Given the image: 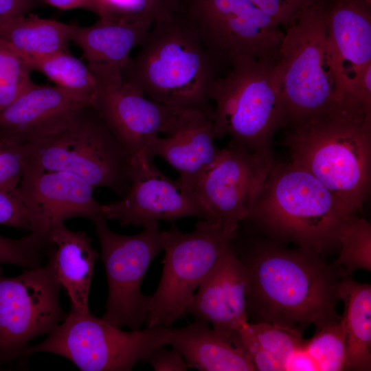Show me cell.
Here are the masks:
<instances>
[{"mask_svg":"<svg viewBox=\"0 0 371 371\" xmlns=\"http://www.w3.org/2000/svg\"><path fill=\"white\" fill-rule=\"evenodd\" d=\"M33 70L41 72L60 88L92 103L99 82L88 65L66 51L41 58L27 59Z\"/></svg>","mask_w":371,"mask_h":371,"instance_id":"484cf974","label":"cell"},{"mask_svg":"<svg viewBox=\"0 0 371 371\" xmlns=\"http://www.w3.org/2000/svg\"><path fill=\"white\" fill-rule=\"evenodd\" d=\"M284 32L276 63L286 126L325 109L337 96L324 0L304 10Z\"/></svg>","mask_w":371,"mask_h":371,"instance_id":"52a82bcc","label":"cell"},{"mask_svg":"<svg viewBox=\"0 0 371 371\" xmlns=\"http://www.w3.org/2000/svg\"><path fill=\"white\" fill-rule=\"evenodd\" d=\"M172 335V328L163 326L124 331L89 311L71 308L63 324L25 353L58 355L83 371H128L156 348L170 345Z\"/></svg>","mask_w":371,"mask_h":371,"instance_id":"ba28073f","label":"cell"},{"mask_svg":"<svg viewBox=\"0 0 371 371\" xmlns=\"http://www.w3.org/2000/svg\"><path fill=\"white\" fill-rule=\"evenodd\" d=\"M100 18L153 25L179 10L175 0H98Z\"/></svg>","mask_w":371,"mask_h":371,"instance_id":"f1b7e54d","label":"cell"},{"mask_svg":"<svg viewBox=\"0 0 371 371\" xmlns=\"http://www.w3.org/2000/svg\"><path fill=\"white\" fill-rule=\"evenodd\" d=\"M49 5L62 10L85 9L100 16L98 0H45Z\"/></svg>","mask_w":371,"mask_h":371,"instance_id":"f35d334b","label":"cell"},{"mask_svg":"<svg viewBox=\"0 0 371 371\" xmlns=\"http://www.w3.org/2000/svg\"><path fill=\"white\" fill-rule=\"evenodd\" d=\"M2 272L1 271V265H0V273Z\"/></svg>","mask_w":371,"mask_h":371,"instance_id":"ab89813d","label":"cell"},{"mask_svg":"<svg viewBox=\"0 0 371 371\" xmlns=\"http://www.w3.org/2000/svg\"><path fill=\"white\" fill-rule=\"evenodd\" d=\"M247 273L232 241L198 287L186 314L211 324L238 346V330L248 322Z\"/></svg>","mask_w":371,"mask_h":371,"instance_id":"e0dca14e","label":"cell"},{"mask_svg":"<svg viewBox=\"0 0 371 371\" xmlns=\"http://www.w3.org/2000/svg\"><path fill=\"white\" fill-rule=\"evenodd\" d=\"M106 220L94 222L108 282L102 318L120 328L139 330L146 323L150 300L142 293L141 284L151 262L164 250L162 231L153 222L137 234L122 235L112 232Z\"/></svg>","mask_w":371,"mask_h":371,"instance_id":"8fae6325","label":"cell"},{"mask_svg":"<svg viewBox=\"0 0 371 371\" xmlns=\"http://www.w3.org/2000/svg\"><path fill=\"white\" fill-rule=\"evenodd\" d=\"M153 159L146 150L131 159L130 190L121 200L102 205L104 217L118 221L122 226L142 227L157 221L203 218L192 195L183 192L176 180L161 173Z\"/></svg>","mask_w":371,"mask_h":371,"instance_id":"9a60e30c","label":"cell"},{"mask_svg":"<svg viewBox=\"0 0 371 371\" xmlns=\"http://www.w3.org/2000/svg\"><path fill=\"white\" fill-rule=\"evenodd\" d=\"M284 370L286 371H318L315 361L304 348V344L286 357L284 361Z\"/></svg>","mask_w":371,"mask_h":371,"instance_id":"74e56055","label":"cell"},{"mask_svg":"<svg viewBox=\"0 0 371 371\" xmlns=\"http://www.w3.org/2000/svg\"><path fill=\"white\" fill-rule=\"evenodd\" d=\"M47 258L55 276L67 291L71 308L88 312L93 267L98 257L85 232L68 229L63 223L52 226L47 235Z\"/></svg>","mask_w":371,"mask_h":371,"instance_id":"7402d4cb","label":"cell"},{"mask_svg":"<svg viewBox=\"0 0 371 371\" xmlns=\"http://www.w3.org/2000/svg\"><path fill=\"white\" fill-rule=\"evenodd\" d=\"M70 26L58 21L23 15L8 22L0 31V39L27 59L41 58L66 51Z\"/></svg>","mask_w":371,"mask_h":371,"instance_id":"d4e9b609","label":"cell"},{"mask_svg":"<svg viewBox=\"0 0 371 371\" xmlns=\"http://www.w3.org/2000/svg\"><path fill=\"white\" fill-rule=\"evenodd\" d=\"M98 82L91 105L131 159L160 134L172 135L203 115L154 101L123 80Z\"/></svg>","mask_w":371,"mask_h":371,"instance_id":"5bb4252c","label":"cell"},{"mask_svg":"<svg viewBox=\"0 0 371 371\" xmlns=\"http://www.w3.org/2000/svg\"><path fill=\"white\" fill-rule=\"evenodd\" d=\"M279 25L289 26L319 0H250Z\"/></svg>","mask_w":371,"mask_h":371,"instance_id":"e575fe53","label":"cell"},{"mask_svg":"<svg viewBox=\"0 0 371 371\" xmlns=\"http://www.w3.org/2000/svg\"><path fill=\"white\" fill-rule=\"evenodd\" d=\"M276 60H245L215 81L211 93L215 138L252 153L272 155L276 131L286 126Z\"/></svg>","mask_w":371,"mask_h":371,"instance_id":"5b68a950","label":"cell"},{"mask_svg":"<svg viewBox=\"0 0 371 371\" xmlns=\"http://www.w3.org/2000/svg\"><path fill=\"white\" fill-rule=\"evenodd\" d=\"M61 288L49 260L16 277L0 273V364L27 356L31 339L49 334L65 318Z\"/></svg>","mask_w":371,"mask_h":371,"instance_id":"7c38bea8","label":"cell"},{"mask_svg":"<svg viewBox=\"0 0 371 371\" xmlns=\"http://www.w3.org/2000/svg\"><path fill=\"white\" fill-rule=\"evenodd\" d=\"M274 164L272 155L250 152L229 143L194 185L192 195L203 219L238 226Z\"/></svg>","mask_w":371,"mask_h":371,"instance_id":"4fadbf2b","label":"cell"},{"mask_svg":"<svg viewBox=\"0 0 371 371\" xmlns=\"http://www.w3.org/2000/svg\"><path fill=\"white\" fill-rule=\"evenodd\" d=\"M0 224L35 231L34 218L21 194L19 185L0 186Z\"/></svg>","mask_w":371,"mask_h":371,"instance_id":"d6a6232c","label":"cell"},{"mask_svg":"<svg viewBox=\"0 0 371 371\" xmlns=\"http://www.w3.org/2000/svg\"><path fill=\"white\" fill-rule=\"evenodd\" d=\"M32 71L25 57L0 39V112L35 85Z\"/></svg>","mask_w":371,"mask_h":371,"instance_id":"f546056e","label":"cell"},{"mask_svg":"<svg viewBox=\"0 0 371 371\" xmlns=\"http://www.w3.org/2000/svg\"><path fill=\"white\" fill-rule=\"evenodd\" d=\"M304 348L315 361L318 371L347 370L346 335L343 317L316 328L305 340Z\"/></svg>","mask_w":371,"mask_h":371,"instance_id":"83f0119b","label":"cell"},{"mask_svg":"<svg viewBox=\"0 0 371 371\" xmlns=\"http://www.w3.org/2000/svg\"><path fill=\"white\" fill-rule=\"evenodd\" d=\"M212 120L201 115L176 133L153 139L146 148L152 156H159L179 174L176 181L180 189L192 195L203 175L216 161L221 149L214 144Z\"/></svg>","mask_w":371,"mask_h":371,"instance_id":"44dd1931","label":"cell"},{"mask_svg":"<svg viewBox=\"0 0 371 371\" xmlns=\"http://www.w3.org/2000/svg\"><path fill=\"white\" fill-rule=\"evenodd\" d=\"M151 25L100 19L90 26L71 25L70 41L82 50L98 80H120L131 59Z\"/></svg>","mask_w":371,"mask_h":371,"instance_id":"ffe728a7","label":"cell"},{"mask_svg":"<svg viewBox=\"0 0 371 371\" xmlns=\"http://www.w3.org/2000/svg\"><path fill=\"white\" fill-rule=\"evenodd\" d=\"M238 226L203 219L191 232L175 225L162 231L165 257L159 284L150 296L148 328L169 327L186 314L199 286L235 238Z\"/></svg>","mask_w":371,"mask_h":371,"instance_id":"9c48e42d","label":"cell"},{"mask_svg":"<svg viewBox=\"0 0 371 371\" xmlns=\"http://www.w3.org/2000/svg\"><path fill=\"white\" fill-rule=\"evenodd\" d=\"M156 371H185L188 364L181 355L175 349L159 347L154 350L146 359Z\"/></svg>","mask_w":371,"mask_h":371,"instance_id":"d590c367","label":"cell"},{"mask_svg":"<svg viewBox=\"0 0 371 371\" xmlns=\"http://www.w3.org/2000/svg\"><path fill=\"white\" fill-rule=\"evenodd\" d=\"M24 164V144L0 133V186L19 185Z\"/></svg>","mask_w":371,"mask_h":371,"instance_id":"836d02e7","label":"cell"},{"mask_svg":"<svg viewBox=\"0 0 371 371\" xmlns=\"http://www.w3.org/2000/svg\"><path fill=\"white\" fill-rule=\"evenodd\" d=\"M37 3V0H0V31L11 20L26 15Z\"/></svg>","mask_w":371,"mask_h":371,"instance_id":"8d00e7d4","label":"cell"},{"mask_svg":"<svg viewBox=\"0 0 371 371\" xmlns=\"http://www.w3.org/2000/svg\"><path fill=\"white\" fill-rule=\"evenodd\" d=\"M353 216L313 175L289 162L273 164L247 219L274 240L319 254L338 245Z\"/></svg>","mask_w":371,"mask_h":371,"instance_id":"277c9868","label":"cell"},{"mask_svg":"<svg viewBox=\"0 0 371 371\" xmlns=\"http://www.w3.org/2000/svg\"><path fill=\"white\" fill-rule=\"evenodd\" d=\"M47 251V240L32 234L18 239L0 235V265L11 264L26 269L37 267Z\"/></svg>","mask_w":371,"mask_h":371,"instance_id":"1f68e13d","label":"cell"},{"mask_svg":"<svg viewBox=\"0 0 371 371\" xmlns=\"http://www.w3.org/2000/svg\"><path fill=\"white\" fill-rule=\"evenodd\" d=\"M239 257L247 273V316L300 328L308 324L319 328L341 318L335 306L346 276L318 254L269 245Z\"/></svg>","mask_w":371,"mask_h":371,"instance_id":"6da1fadb","label":"cell"},{"mask_svg":"<svg viewBox=\"0 0 371 371\" xmlns=\"http://www.w3.org/2000/svg\"><path fill=\"white\" fill-rule=\"evenodd\" d=\"M183 14L221 67L278 60L284 32L250 0H190Z\"/></svg>","mask_w":371,"mask_h":371,"instance_id":"30bf717a","label":"cell"},{"mask_svg":"<svg viewBox=\"0 0 371 371\" xmlns=\"http://www.w3.org/2000/svg\"><path fill=\"white\" fill-rule=\"evenodd\" d=\"M170 345L189 368L203 371H254L244 350L216 333L201 319L172 328Z\"/></svg>","mask_w":371,"mask_h":371,"instance_id":"603a6c76","label":"cell"},{"mask_svg":"<svg viewBox=\"0 0 371 371\" xmlns=\"http://www.w3.org/2000/svg\"><path fill=\"white\" fill-rule=\"evenodd\" d=\"M24 168L76 175L93 189L110 188L122 197L130 190L131 158L91 104L63 129L24 144Z\"/></svg>","mask_w":371,"mask_h":371,"instance_id":"8992f818","label":"cell"},{"mask_svg":"<svg viewBox=\"0 0 371 371\" xmlns=\"http://www.w3.org/2000/svg\"><path fill=\"white\" fill-rule=\"evenodd\" d=\"M91 102L57 86L35 84L0 112V133L25 144L65 128Z\"/></svg>","mask_w":371,"mask_h":371,"instance_id":"d6986e66","label":"cell"},{"mask_svg":"<svg viewBox=\"0 0 371 371\" xmlns=\"http://www.w3.org/2000/svg\"><path fill=\"white\" fill-rule=\"evenodd\" d=\"M346 335L347 370L371 368V286L349 276L339 286Z\"/></svg>","mask_w":371,"mask_h":371,"instance_id":"cb8c5ba5","label":"cell"},{"mask_svg":"<svg viewBox=\"0 0 371 371\" xmlns=\"http://www.w3.org/2000/svg\"><path fill=\"white\" fill-rule=\"evenodd\" d=\"M139 46L122 72L124 82L154 101L212 120L211 93L221 67L183 13L154 23Z\"/></svg>","mask_w":371,"mask_h":371,"instance_id":"3957f363","label":"cell"},{"mask_svg":"<svg viewBox=\"0 0 371 371\" xmlns=\"http://www.w3.org/2000/svg\"><path fill=\"white\" fill-rule=\"evenodd\" d=\"M244 326L258 345L274 355L283 366L286 357L305 342L300 328H290L266 322L254 324L247 322Z\"/></svg>","mask_w":371,"mask_h":371,"instance_id":"4dcf8cb0","label":"cell"},{"mask_svg":"<svg viewBox=\"0 0 371 371\" xmlns=\"http://www.w3.org/2000/svg\"><path fill=\"white\" fill-rule=\"evenodd\" d=\"M19 188L35 223L32 234L47 239L49 229L71 218L93 222L104 218L93 187L80 177L65 171L23 168Z\"/></svg>","mask_w":371,"mask_h":371,"instance_id":"2e32d148","label":"cell"},{"mask_svg":"<svg viewBox=\"0 0 371 371\" xmlns=\"http://www.w3.org/2000/svg\"><path fill=\"white\" fill-rule=\"evenodd\" d=\"M366 0H336L326 8L328 41L337 96L347 95L371 65V12Z\"/></svg>","mask_w":371,"mask_h":371,"instance_id":"ac0fdd59","label":"cell"},{"mask_svg":"<svg viewBox=\"0 0 371 371\" xmlns=\"http://www.w3.org/2000/svg\"><path fill=\"white\" fill-rule=\"evenodd\" d=\"M341 249L333 264L346 276L358 269L371 271V225L364 218L352 216L341 230Z\"/></svg>","mask_w":371,"mask_h":371,"instance_id":"4316f807","label":"cell"},{"mask_svg":"<svg viewBox=\"0 0 371 371\" xmlns=\"http://www.w3.org/2000/svg\"><path fill=\"white\" fill-rule=\"evenodd\" d=\"M366 1H369V2H371V0H366Z\"/></svg>","mask_w":371,"mask_h":371,"instance_id":"60d3db41","label":"cell"},{"mask_svg":"<svg viewBox=\"0 0 371 371\" xmlns=\"http://www.w3.org/2000/svg\"><path fill=\"white\" fill-rule=\"evenodd\" d=\"M290 162L310 172L350 215L362 209L371 179V107L346 98L291 126Z\"/></svg>","mask_w":371,"mask_h":371,"instance_id":"7a4b0ae2","label":"cell"}]
</instances>
